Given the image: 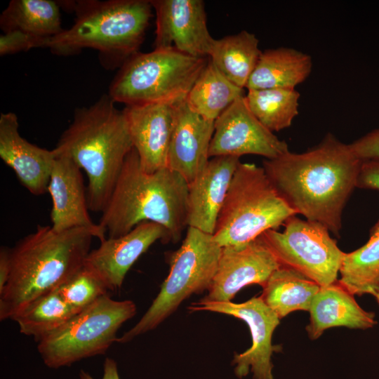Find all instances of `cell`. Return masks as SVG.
<instances>
[{
	"label": "cell",
	"mask_w": 379,
	"mask_h": 379,
	"mask_svg": "<svg viewBox=\"0 0 379 379\" xmlns=\"http://www.w3.org/2000/svg\"><path fill=\"white\" fill-rule=\"evenodd\" d=\"M357 187L379 191V159L362 161Z\"/></svg>",
	"instance_id": "d6a6232c"
},
{
	"label": "cell",
	"mask_w": 379,
	"mask_h": 379,
	"mask_svg": "<svg viewBox=\"0 0 379 379\" xmlns=\"http://www.w3.org/2000/svg\"><path fill=\"white\" fill-rule=\"evenodd\" d=\"M135 313L132 300H114L106 294L41 339L38 352L51 368L103 354L117 342L119 328Z\"/></svg>",
	"instance_id": "9c48e42d"
},
{
	"label": "cell",
	"mask_w": 379,
	"mask_h": 379,
	"mask_svg": "<svg viewBox=\"0 0 379 379\" xmlns=\"http://www.w3.org/2000/svg\"><path fill=\"white\" fill-rule=\"evenodd\" d=\"M281 264L261 235L243 245L222 247L216 272L207 295V302H229L244 287L265 285Z\"/></svg>",
	"instance_id": "5bb4252c"
},
{
	"label": "cell",
	"mask_w": 379,
	"mask_h": 379,
	"mask_svg": "<svg viewBox=\"0 0 379 379\" xmlns=\"http://www.w3.org/2000/svg\"><path fill=\"white\" fill-rule=\"evenodd\" d=\"M378 72H379V69H378Z\"/></svg>",
	"instance_id": "8d00e7d4"
},
{
	"label": "cell",
	"mask_w": 379,
	"mask_h": 379,
	"mask_svg": "<svg viewBox=\"0 0 379 379\" xmlns=\"http://www.w3.org/2000/svg\"><path fill=\"white\" fill-rule=\"evenodd\" d=\"M244 89L225 78L208 60L185 98L190 109L206 119H216L238 98Z\"/></svg>",
	"instance_id": "484cf974"
},
{
	"label": "cell",
	"mask_w": 379,
	"mask_h": 379,
	"mask_svg": "<svg viewBox=\"0 0 379 379\" xmlns=\"http://www.w3.org/2000/svg\"><path fill=\"white\" fill-rule=\"evenodd\" d=\"M300 93L295 88L248 90L245 98L254 116L270 131L288 128L298 114Z\"/></svg>",
	"instance_id": "f1b7e54d"
},
{
	"label": "cell",
	"mask_w": 379,
	"mask_h": 379,
	"mask_svg": "<svg viewBox=\"0 0 379 379\" xmlns=\"http://www.w3.org/2000/svg\"><path fill=\"white\" fill-rule=\"evenodd\" d=\"M320 287L300 272L281 265L262 286L260 297L281 319L296 310L309 311Z\"/></svg>",
	"instance_id": "603a6c76"
},
{
	"label": "cell",
	"mask_w": 379,
	"mask_h": 379,
	"mask_svg": "<svg viewBox=\"0 0 379 379\" xmlns=\"http://www.w3.org/2000/svg\"><path fill=\"white\" fill-rule=\"evenodd\" d=\"M308 312L310 317L306 331L312 340L317 339L324 331L333 327L364 330L376 324L374 313L362 309L354 295L338 281L320 287Z\"/></svg>",
	"instance_id": "44dd1931"
},
{
	"label": "cell",
	"mask_w": 379,
	"mask_h": 379,
	"mask_svg": "<svg viewBox=\"0 0 379 379\" xmlns=\"http://www.w3.org/2000/svg\"><path fill=\"white\" fill-rule=\"evenodd\" d=\"M85 228L36 230L11 248V270L0 293V319H12L40 297L59 288L84 265L93 238Z\"/></svg>",
	"instance_id": "7a4b0ae2"
},
{
	"label": "cell",
	"mask_w": 379,
	"mask_h": 379,
	"mask_svg": "<svg viewBox=\"0 0 379 379\" xmlns=\"http://www.w3.org/2000/svg\"><path fill=\"white\" fill-rule=\"evenodd\" d=\"M11 248L1 246L0 249V293L4 290L11 274Z\"/></svg>",
	"instance_id": "836d02e7"
},
{
	"label": "cell",
	"mask_w": 379,
	"mask_h": 379,
	"mask_svg": "<svg viewBox=\"0 0 379 379\" xmlns=\"http://www.w3.org/2000/svg\"><path fill=\"white\" fill-rule=\"evenodd\" d=\"M296 214L262 166L240 162L220 211L213 239L221 247L246 244Z\"/></svg>",
	"instance_id": "8992f818"
},
{
	"label": "cell",
	"mask_w": 379,
	"mask_h": 379,
	"mask_svg": "<svg viewBox=\"0 0 379 379\" xmlns=\"http://www.w3.org/2000/svg\"><path fill=\"white\" fill-rule=\"evenodd\" d=\"M312 69L309 54L289 47L262 51L246 88H295L304 82Z\"/></svg>",
	"instance_id": "7402d4cb"
},
{
	"label": "cell",
	"mask_w": 379,
	"mask_h": 379,
	"mask_svg": "<svg viewBox=\"0 0 379 379\" xmlns=\"http://www.w3.org/2000/svg\"><path fill=\"white\" fill-rule=\"evenodd\" d=\"M79 379H95L88 372L81 370ZM101 379H120L117 362L112 358H106L103 364V374Z\"/></svg>",
	"instance_id": "e575fe53"
},
{
	"label": "cell",
	"mask_w": 379,
	"mask_h": 379,
	"mask_svg": "<svg viewBox=\"0 0 379 379\" xmlns=\"http://www.w3.org/2000/svg\"><path fill=\"white\" fill-rule=\"evenodd\" d=\"M261 53L256 36L242 30L236 34L215 39L208 58L225 78L244 89Z\"/></svg>",
	"instance_id": "cb8c5ba5"
},
{
	"label": "cell",
	"mask_w": 379,
	"mask_h": 379,
	"mask_svg": "<svg viewBox=\"0 0 379 379\" xmlns=\"http://www.w3.org/2000/svg\"><path fill=\"white\" fill-rule=\"evenodd\" d=\"M287 143L267 128L238 98L214 121L209 157L254 154L270 159L288 152Z\"/></svg>",
	"instance_id": "7c38bea8"
},
{
	"label": "cell",
	"mask_w": 379,
	"mask_h": 379,
	"mask_svg": "<svg viewBox=\"0 0 379 379\" xmlns=\"http://www.w3.org/2000/svg\"><path fill=\"white\" fill-rule=\"evenodd\" d=\"M349 145L354 154L361 161L379 159V127Z\"/></svg>",
	"instance_id": "1f68e13d"
},
{
	"label": "cell",
	"mask_w": 379,
	"mask_h": 379,
	"mask_svg": "<svg viewBox=\"0 0 379 379\" xmlns=\"http://www.w3.org/2000/svg\"><path fill=\"white\" fill-rule=\"evenodd\" d=\"M241 161L236 157H215L187 183V224L213 234L232 176Z\"/></svg>",
	"instance_id": "ffe728a7"
},
{
	"label": "cell",
	"mask_w": 379,
	"mask_h": 379,
	"mask_svg": "<svg viewBox=\"0 0 379 379\" xmlns=\"http://www.w3.org/2000/svg\"><path fill=\"white\" fill-rule=\"evenodd\" d=\"M208 60L175 48L138 52L120 67L108 95L114 102L126 106L180 102Z\"/></svg>",
	"instance_id": "52a82bcc"
},
{
	"label": "cell",
	"mask_w": 379,
	"mask_h": 379,
	"mask_svg": "<svg viewBox=\"0 0 379 379\" xmlns=\"http://www.w3.org/2000/svg\"><path fill=\"white\" fill-rule=\"evenodd\" d=\"M361 162L349 144L328 133L305 152L288 150L276 158L265 159L262 168L297 214L338 235L343 211L357 187Z\"/></svg>",
	"instance_id": "6da1fadb"
},
{
	"label": "cell",
	"mask_w": 379,
	"mask_h": 379,
	"mask_svg": "<svg viewBox=\"0 0 379 379\" xmlns=\"http://www.w3.org/2000/svg\"><path fill=\"white\" fill-rule=\"evenodd\" d=\"M177 104L126 106L123 109L133 148L147 173L167 168Z\"/></svg>",
	"instance_id": "e0dca14e"
},
{
	"label": "cell",
	"mask_w": 379,
	"mask_h": 379,
	"mask_svg": "<svg viewBox=\"0 0 379 379\" xmlns=\"http://www.w3.org/2000/svg\"><path fill=\"white\" fill-rule=\"evenodd\" d=\"M156 14L154 49L208 58L214 43L202 0H150Z\"/></svg>",
	"instance_id": "4fadbf2b"
},
{
	"label": "cell",
	"mask_w": 379,
	"mask_h": 379,
	"mask_svg": "<svg viewBox=\"0 0 379 379\" xmlns=\"http://www.w3.org/2000/svg\"><path fill=\"white\" fill-rule=\"evenodd\" d=\"M105 94L91 106L77 108L55 147L87 175L88 208L95 213L106 207L133 148L124 113Z\"/></svg>",
	"instance_id": "3957f363"
},
{
	"label": "cell",
	"mask_w": 379,
	"mask_h": 379,
	"mask_svg": "<svg viewBox=\"0 0 379 379\" xmlns=\"http://www.w3.org/2000/svg\"><path fill=\"white\" fill-rule=\"evenodd\" d=\"M57 156L55 148L48 150L39 147L20 135L15 113L1 114L0 157L31 194L39 196L48 192Z\"/></svg>",
	"instance_id": "ac0fdd59"
},
{
	"label": "cell",
	"mask_w": 379,
	"mask_h": 379,
	"mask_svg": "<svg viewBox=\"0 0 379 379\" xmlns=\"http://www.w3.org/2000/svg\"><path fill=\"white\" fill-rule=\"evenodd\" d=\"M187 309L190 312L225 314L246 322L251 334L252 345L242 353H234L232 361V364L235 365L234 373L241 378L251 371L253 379H274L271 357L277 348L272 345V338L281 319L260 296L241 303L200 300L191 303Z\"/></svg>",
	"instance_id": "8fae6325"
},
{
	"label": "cell",
	"mask_w": 379,
	"mask_h": 379,
	"mask_svg": "<svg viewBox=\"0 0 379 379\" xmlns=\"http://www.w3.org/2000/svg\"><path fill=\"white\" fill-rule=\"evenodd\" d=\"M4 33L21 31L51 37L64 31L59 4L52 0H12L0 16Z\"/></svg>",
	"instance_id": "d4e9b609"
},
{
	"label": "cell",
	"mask_w": 379,
	"mask_h": 379,
	"mask_svg": "<svg viewBox=\"0 0 379 379\" xmlns=\"http://www.w3.org/2000/svg\"><path fill=\"white\" fill-rule=\"evenodd\" d=\"M48 38L18 30L5 32L0 36V55L14 54L34 48H45Z\"/></svg>",
	"instance_id": "4dcf8cb0"
},
{
	"label": "cell",
	"mask_w": 379,
	"mask_h": 379,
	"mask_svg": "<svg viewBox=\"0 0 379 379\" xmlns=\"http://www.w3.org/2000/svg\"><path fill=\"white\" fill-rule=\"evenodd\" d=\"M57 152L48 187L52 199L51 228L58 232L85 228L100 242L105 241L106 230L95 223L88 213L81 169L71 159Z\"/></svg>",
	"instance_id": "2e32d148"
},
{
	"label": "cell",
	"mask_w": 379,
	"mask_h": 379,
	"mask_svg": "<svg viewBox=\"0 0 379 379\" xmlns=\"http://www.w3.org/2000/svg\"><path fill=\"white\" fill-rule=\"evenodd\" d=\"M78 312L65 301L58 288L36 299L12 320L17 322L21 333L34 337L38 343Z\"/></svg>",
	"instance_id": "83f0119b"
},
{
	"label": "cell",
	"mask_w": 379,
	"mask_h": 379,
	"mask_svg": "<svg viewBox=\"0 0 379 379\" xmlns=\"http://www.w3.org/2000/svg\"><path fill=\"white\" fill-rule=\"evenodd\" d=\"M159 240L171 241L167 230L157 222H141L124 235L100 242L98 248L90 251L84 266L95 273L109 290L118 289L132 265Z\"/></svg>",
	"instance_id": "9a60e30c"
},
{
	"label": "cell",
	"mask_w": 379,
	"mask_h": 379,
	"mask_svg": "<svg viewBox=\"0 0 379 379\" xmlns=\"http://www.w3.org/2000/svg\"><path fill=\"white\" fill-rule=\"evenodd\" d=\"M283 232L269 230L264 241L281 265L292 267L320 286L338 281L344 252L323 225L295 215L284 223Z\"/></svg>",
	"instance_id": "30bf717a"
},
{
	"label": "cell",
	"mask_w": 379,
	"mask_h": 379,
	"mask_svg": "<svg viewBox=\"0 0 379 379\" xmlns=\"http://www.w3.org/2000/svg\"><path fill=\"white\" fill-rule=\"evenodd\" d=\"M187 183L168 168L145 171L137 151L128 154L99 224L109 238L124 235L138 224L161 225L171 241H178L187 224Z\"/></svg>",
	"instance_id": "277c9868"
},
{
	"label": "cell",
	"mask_w": 379,
	"mask_h": 379,
	"mask_svg": "<svg viewBox=\"0 0 379 379\" xmlns=\"http://www.w3.org/2000/svg\"><path fill=\"white\" fill-rule=\"evenodd\" d=\"M214 121L192 111L185 99L178 102L167 157V168L187 183L194 180L209 161Z\"/></svg>",
	"instance_id": "d6986e66"
},
{
	"label": "cell",
	"mask_w": 379,
	"mask_h": 379,
	"mask_svg": "<svg viewBox=\"0 0 379 379\" xmlns=\"http://www.w3.org/2000/svg\"><path fill=\"white\" fill-rule=\"evenodd\" d=\"M339 274L338 282L354 295L379 293V220L364 245L344 253Z\"/></svg>",
	"instance_id": "4316f807"
},
{
	"label": "cell",
	"mask_w": 379,
	"mask_h": 379,
	"mask_svg": "<svg viewBox=\"0 0 379 379\" xmlns=\"http://www.w3.org/2000/svg\"><path fill=\"white\" fill-rule=\"evenodd\" d=\"M108 290L104 282L84 265L58 288L65 301L77 312L107 294Z\"/></svg>",
	"instance_id": "f546056e"
},
{
	"label": "cell",
	"mask_w": 379,
	"mask_h": 379,
	"mask_svg": "<svg viewBox=\"0 0 379 379\" xmlns=\"http://www.w3.org/2000/svg\"><path fill=\"white\" fill-rule=\"evenodd\" d=\"M373 296L375 297L378 305H379V293H375L373 295Z\"/></svg>",
	"instance_id": "d590c367"
},
{
	"label": "cell",
	"mask_w": 379,
	"mask_h": 379,
	"mask_svg": "<svg viewBox=\"0 0 379 379\" xmlns=\"http://www.w3.org/2000/svg\"><path fill=\"white\" fill-rule=\"evenodd\" d=\"M222 247L213 234L188 227L180 247L170 260V271L160 291L139 321L117 342L125 343L156 328L192 294L208 290Z\"/></svg>",
	"instance_id": "ba28073f"
},
{
	"label": "cell",
	"mask_w": 379,
	"mask_h": 379,
	"mask_svg": "<svg viewBox=\"0 0 379 379\" xmlns=\"http://www.w3.org/2000/svg\"><path fill=\"white\" fill-rule=\"evenodd\" d=\"M72 8L74 25L48 38L45 48L62 55L93 48L109 67H121L138 53L153 9L150 0H82Z\"/></svg>",
	"instance_id": "5b68a950"
}]
</instances>
